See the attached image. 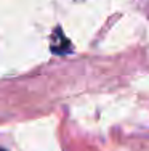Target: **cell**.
Masks as SVG:
<instances>
[{
	"label": "cell",
	"mask_w": 149,
	"mask_h": 151,
	"mask_svg": "<svg viewBox=\"0 0 149 151\" xmlns=\"http://www.w3.org/2000/svg\"><path fill=\"white\" fill-rule=\"evenodd\" d=\"M50 48H51L53 53L56 55H63V53L71 52V44L66 39V35H63V32L59 27H56L55 34L51 35V44H50Z\"/></svg>",
	"instance_id": "6da1fadb"
},
{
	"label": "cell",
	"mask_w": 149,
	"mask_h": 151,
	"mask_svg": "<svg viewBox=\"0 0 149 151\" xmlns=\"http://www.w3.org/2000/svg\"><path fill=\"white\" fill-rule=\"evenodd\" d=\"M0 151H6V150H3V148H0Z\"/></svg>",
	"instance_id": "7a4b0ae2"
}]
</instances>
